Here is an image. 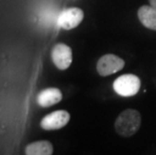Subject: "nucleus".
Returning a JSON list of instances; mask_svg holds the SVG:
<instances>
[{"label":"nucleus","instance_id":"nucleus-1","mask_svg":"<svg viewBox=\"0 0 156 155\" xmlns=\"http://www.w3.org/2000/svg\"><path fill=\"white\" fill-rule=\"evenodd\" d=\"M141 125L140 113L135 109H127L119 115L115 122L116 132L124 137L134 135Z\"/></svg>","mask_w":156,"mask_h":155},{"label":"nucleus","instance_id":"nucleus-2","mask_svg":"<svg viewBox=\"0 0 156 155\" xmlns=\"http://www.w3.org/2000/svg\"><path fill=\"white\" fill-rule=\"evenodd\" d=\"M141 81L136 75L126 74L118 77L113 83L114 91L121 97H132L140 90Z\"/></svg>","mask_w":156,"mask_h":155},{"label":"nucleus","instance_id":"nucleus-3","mask_svg":"<svg viewBox=\"0 0 156 155\" xmlns=\"http://www.w3.org/2000/svg\"><path fill=\"white\" fill-rule=\"evenodd\" d=\"M125 65L124 60L113 54L104 55L97 62V71L102 77H107L121 71Z\"/></svg>","mask_w":156,"mask_h":155},{"label":"nucleus","instance_id":"nucleus-4","mask_svg":"<svg viewBox=\"0 0 156 155\" xmlns=\"http://www.w3.org/2000/svg\"><path fill=\"white\" fill-rule=\"evenodd\" d=\"M83 19H84V11L81 8H68L61 12L58 19V24L59 27L69 30L77 27L83 21Z\"/></svg>","mask_w":156,"mask_h":155},{"label":"nucleus","instance_id":"nucleus-5","mask_svg":"<svg viewBox=\"0 0 156 155\" xmlns=\"http://www.w3.org/2000/svg\"><path fill=\"white\" fill-rule=\"evenodd\" d=\"M51 58L58 70H67L68 68H69L73 62L72 48L65 44H55L51 51Z\"/></svg>","mask_w":156,"mask_h":155},{"label":"nucleus","instance_id":"nucleus-6","mask_svg":"<svg viewBox=\"0 0 156 155\" xmlns=\"http://www.w3.org/2000/svg\"><path fill=\"white\" fill-rule=\"evenodd\" d=\"M69 112L65 110H58L55 111L52 113L46 115L45 117L42 118L41 122V126L44 130H58L62 129L69 121Z\"/></svg>","mask_w":156,"mask_h":155},{"label":"nucleus","instance_id":"nucleus-7","mask_svg":"<svg viewBox=\"0 0 156 155\" xmlns=\"http://www.w3.org/2000/svg\"><path fill=\"white\" fill-rule=\"evenodd\" d=\"M62 99V94L58 88H48L41 91L37 96V104L41 107L48 108L58 104Z\"/></svg>","mask_w":156,"mask_h":155},{"label":"nucleus","instance_id":"nucleus-8","mask_svg":"<svg viewBox=\"0 0 156 155\" xmlns=\"http://www.w3.org/2000/svg\"><path fill=\"white\" fill-rule=\"evenodd\" d=\"M138 18L145 27L156 30V8L152 5H143L138 9Z\"/></svg>","mask_w":156,"mask_h":155},{"label":"nucleus","instance_id":"nucleus-9","mask_svg":"<svg viewBox=\"0 0 156 155\" xmlns=\"http://www.w3.org/2000/svg\"><path fill=\"white\" fill-rule=\"evenodd\" d=\"M54 152V147L49 141L42 140L28 144L25 148L27 155H51Z\"/></svg>","mask_w":156,"mask_h":155},{"label":"nucleus","instance_id":"nucleus-10","mask_svg":"<svg viewBox=\"0 0 156 155\" xmlns=\"http://www.w3.org/2000/svg\"><path fill=\"white\" fill-rule=\"evenodd\" d=\"M149 2H150V5L156 8V0H149Z\"/></svg>","mask_w":156,"mask_h":155}]
</instances>
